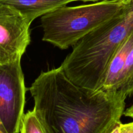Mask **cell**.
I'll return each instance as SVG.
<instances>
[{"label":"cell","instance_id":"cell-3","mask_svg":"<svg viewBox=\"0 0 133 133\" xmlns=\"http://www.w3.org/2000/svg\"><path fill=\"white\" fill-rule=\"evenodd\" d=\"M130 1L105 0L54 9L41 16L42 40L61 49L74 46L86 35L118 15Z\"/></svg>","mask_w":133,"mask_h":133},{"label":"cell","instance_id":"cell-4","mask_svg":"<svg viewBox=\"0 0 133 133\" xmlns=\"http://www.w3.org/2000/svg\"><path fill=\"white\" fill-rule=\"evenodd\" d=\"M26 87L21 59L0 66V120L6 133H19Z\"/></svg>","mask_w":133,"mask_h":133},{"label":"cell","instance_id":"cell-11","mask_svg":"<svg viewBox=\"0 0 133 133\" xmlns=\"http://www.w3.org/2000/svg\"><path fill=\"white\" fill-rule=\"evenodd\" d=\"M121 133H133V122L129 123L120 124Z\"/></svg>","mask_w":133,"mask_h":133},{"label":"cell","instance_id":"cell-1","mask_svg":"<svg viewBox=\"0 0 133 133\" xmlns=\"http://www.w3.org/2000/svg\"><path fill=\"white\" fill-rule=\"evenodd\" d=\"M29 90L45 133H109L121 123L127 98L79 87L60 67L42 72Z\"/></svg>","mask_w":133,"mask_h":133},{"label":"cell","instance_id":"cell-5","mask_svg":"<svg viewBox=\"0 0 133 133\" xmlns=\"http://www.w3.org/2000/svg\"><path fill=\"white\" fill-rule=\"evenodd\" d=\"M31 24L15 8L0 4V66L22 58L31 42Z\"/></svg>","mask_w":133,"mask_h":133},{"label":"cell","instance_id":"cell-9","mask_svg":"<svg viewBox=\"0 0 133 133\" xmlns=\"http://www.w3.org/2000/svg\"><path fill=\"white\" fill-rule=\"evenodd\" d=\"M20 133H45L33 110H29L23 115Z\"/></svg>","mask_w":133,"mask_h":133},{"label":"cell","instance_id":"cell-6","mask_svg":"<svg viewBox=\"0 0 133 133\" xmlns=\"http://www.w3.org/2000/svg\"><path fill=\"white\" fill-rule=\"evenodd\" d=\"M133 45V31L122 43L108 65L101 90L107 92L119 91L126 59Z\"/></svg>","mask_w":133,"mask_h":133},{"label":"cell","instance_id":"cell-10","mask_svg":"<svg viewBox=\"0 0 133 133\" xmlns=\"http://www.w3.org/2000/svg\"><path fill=\"white\" fill-rule=\"evenodd\" d=\"M44 1L56 6L57 8H58L62 6H65L66 4L75 1V0H44Z\"/></svg>","mask_w":133,"mask_h":133},{"label":"cell","instance_id":"cell-8","mask_svg":"<svg viewBox=\"0 0 133 133\" xmlns=\"http://www.w3.org/2000/svg\"><path fill=\"white\" fill-rule=\"evenodd\" d=\"M119 91L127 97L133 95V45L126 59Z\"/></svg>","mask_w":133,"mask_h":133},{"label":"cell","instance_id":"cell-16","mask_svg":"<svg viewBox=\"0 0 133 133\" xmlns=\"http://www.w3.org/2000/svg\"><path fill=\"white\" fill-rule=\"evenodd\" d=\"M0 133H4L3 132H2V131H1V130H0Z\"/></svg>","mask_w":133,"mask_h":133},{"label":"cell","instance_id":"cell-14","mask_svg":"<svg viewBox=\"0 0 133 133\" xmlns=\"http://www.w3.org/2000/svg\"><path fill=\"white\" fill-rule=\"evenodd\" d=\"M75 1H84V2H87V1H105V0H75Z\"/></svg>","mask_w":133,"mask_h":133},{"label":"cell","instance_id":"cell-15","mask_svg":"<svg viewBox=\"0 0 133 133\" xmlns=\"http://www.w3.org/2000/svg\"><path fill=\"white\" fill-rule=\"evenodd\" d=\"M0 130H1V131H2V132H3L4 133H6V131H5V129H4L2 123H1V120H0Z\"/></svg>","mask_w":133,"mask_h":133},{"label":"cell","instance_id":"cell-13","mask_svg":"<svg viewBox=\"0 0 133 133\" xmlns=\"http://www.w3.org/2000/svg\"><path fill=\"white\" fill-rule=\"evenodd\" d=\"M122 123V122H121ZM121 123H119V124L117 125L109 133H121V128H120V124Z\"/></svg>","mask_w":133,"mask_h":133},{"label":"cell","instance_id":"cell-12","mask_svg":"<svg viewBox=\"0 0 133 133\" xmlns=\"http://www.w3.org/2000/svg\"><path fill=\"white\" fill-rule=\"evenodd\" d=\"M123 115L127 117H130V118H133V104L127 110H125Z\"/></svg>","mask_w":133,"mask_h":133},{"label":"cell","instance_id":"cell-7","mask_svg":"<svg viewBox=\"0 0 133 133\" xmlns=\"http://www.w3.org/2000/svg\"><path fill=\"white\" fill-rule=\"evenodd\" d=\"M0 4L15 8L31 23L38 17L57 9L44 0H0Z\"/></svg>","mask_w":133,"mask_h":133},{"label":"cell","instance_id":"cell-2","mask_svg":"<svg viewBox=\"0 0 133 133\" xmlns=\"http://www.w3.org/2000/svg\"><path fill=\"white\" fill-rule=\"evenodd\" d=\"M133 31V0L121 12L79 40L60 68L72 82L97 92L102 88L108 65Z\"/></svg>","mask_w":133,"mask_h":133}]
</instances>
